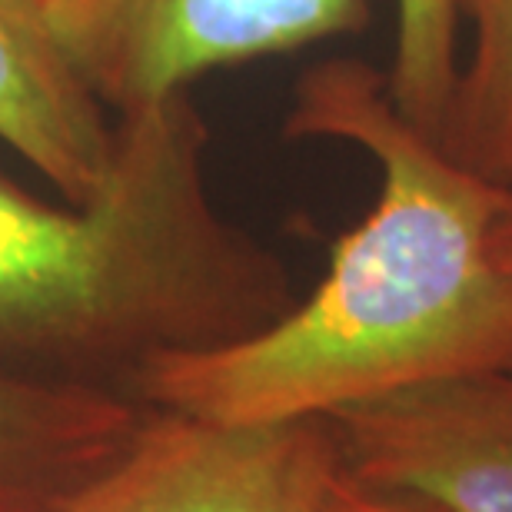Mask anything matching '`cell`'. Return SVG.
<instances>
[{
	"instance_id": "2",
	"label": "cell",
	"mask_w": 512,
	"mask_h": 512,
	"mask_svg": "<svg viewBox=\"0 0 512 512\" xmlns=\"http://www.w3.org/2000/svg\"><path fill=\"white\" fill-rule=\"evenodd\" d=\"M117 130L114 177L87 207L0 177L4 370L133 383L163 353L237 343L296 303L276 256L213 207L210 127L190 94Z\"/></svg>"
},
{
	"instance_id": "11",
	"label": "cell",
	"mask_w": 512,
	"mask_h": 512,
	"mask_svg": "<svg viewBox=\"0 0 512 512\" xmlns=\"http://www.w3.org/2000/svg\"><path fill=\"white\" fill-rule=\"evenodd\" d=\"M489 253H493V260L503 266V270L512 273V183L506 193V207L499 213L493 237H489Z\"/></svg>"
},
{
	"instance_id": "8",
	"label": "cell",
	"mask_w": 512,
	"mask_h": 512,
	"mask_svg": "<svg viewBox=\"0 0 512 512\" xmlns=\"http://www.w3.org/2000/svg\"><path fill=\"white\" fill-rule=\"evenodd\" d=\"M463 54L439 147L479 177L512 183V0H456Z\"/></svg>"
},
{
	"instance_id": "6",
	"label": "cell",
	"mask_w": 512,
	"mask_h": 512,
	"mask_svg": "<svg viewBox=\"0 0 512 512\" xmlns=\"http://www.w3.org/2000/svg\"><path fill=\"white\" fill-rule=\"evenodd\" d=\"M0 140L74 207L114 177L117 117L74 64L47 0H0Z\"/></svg>"
},
{
	"instance_id": "4",
	"label": "cell",
	"mask_w": 512,
	"mask_h": 512,
	"mask_svg": "<svg viewBox=\"0 0 512 512\" xmlns=\"http://www.w3.org/2000/svg\"><path fill=\"white\" fill-rule=\"evenodd\" d=\"M336 469L326 416L207 423L157 409L64 512H323Z\"/></svg>"
},
{
	"instance_id": "5",
	"label": "cell",
	"mask_w": 512,
	"mask_h": 512,
	"mask_svg": "<svg viewBox=\"0 0 512 512\" xmlns=\"http://www.w3.org/2000/svg\"><path fill=\"white\" fill-rule=\"evenodd\" d=\"M350 476L443 512H512V370L389 393L326 416Z\"/></svg>"
},
{
	"instance_id": "9",
	"label": "cell",
	"mask_w": 512,
	"mask_h": 512,
	"mask_svg": "<svg viewBox=\"0 0 512 512\" xmlns=\"http://www.w3.org/2000/svg\"><path fill=\"white\" fill-rule=\"evenodd\" d=\"M463 54L456 0H396V40L386 67L389 97L409 124L443 137Z\"/></svg>"
},
{
	"instance_id": "7",
	"label": "cell",
	"mask_w": 512,
	"mask_h": 512,
	"mask_svg": "<svg viewBox=\"0 0 512 512\" xmlns=\"http://www.w3.org/2000/svg\"><path fill=\"white\" fill-rule=\"evenodd\" d=\"M143 406L110 386L0 366V512H57L114 463Z\"/></svg>"
},
{
	"instance_id": "10",
	"label": "cell",
	"mask_w": 512,
	"mask_h": 512,
	"mask_svg": "<svg viewBox=\"0 0 512 512\" xmlns=\"http://www.w3.org/2000/svg\"><path fill=\"white\" fill-rule=\"evenodd\" d=\"M323 512H443V509L413 493H403V489H383L363 483V479L346 473L340 463L330 483V493H326Z\"/></svg>"
},
{
	"instance_id": "12",
	"label": "cell",
	"mask_w": 512,
	"mask_h": 512,
	"mask_svg": "<svg viewBox=\"0 0 512 512\" xmlns=\"http://www.w3.org/2000/svg\"><path fill=\"white\" fill-rule=\"evenodd\" d=\"M57 512H64V509H57Z\"/></svg>"
},
{
	"instance_id": "13",
	"label": "cell",
	"mask_w": 512,
	"mask_h": 512,
	"mask_svg": "<svg viewBox=\"0 0 512 512\" xmlns=\"http://www.w3.org/2000/svg\"><path fill=\"white\" fill-rule=\"evenodd\" d=\"M47 4H50V0H47Z\"/></svg>"
},
{
	"instance_id": "1",
	"label": "cell",
	"mask_w": 512,
	"mask_h": 512,
	"mask_svg": "<svg viewBox=\"0 0 512 512\" xmlns=\"http://www.w3.org/2000/svg\"><path fill=\"white\" fill-rule=\"evenodd\" d=\"M283 130L360 147L380 167L376 203L306 300L237 343L157 356L130 396L207 423H280L512 370V273L489 253L509 187L409 124L386 70L353 57L306 70Z\"/></svg>"
},
{
	"instance_id": "3",
	"label": "cell",
	"mask_w": 512,
	"mask_h": 512,
	"mask_svg": "<svg viewBox=\"0 0 512 512\" xmlns=\"http://www.w3.org/2000/svg\"><path fill=\"white\" fill-rule=\"evenodd\" d=\"M50 14L100 104L127 117L210 70L363 34L370 0H50Z\"/></svg>"
}]
</instances>
